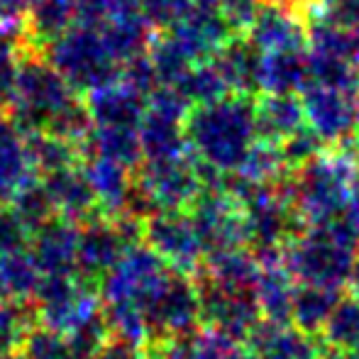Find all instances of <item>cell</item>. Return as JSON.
<instances>
[{
	"label": "cell",
	"instance_id": "obj_32",
	"mask_svg": "<svg viewBox=\"0 0 359 359\" xmlns=\"http://www.w3.org/2000/svg\"><path fill=\"white\" fill-rule=\"evenodd\" d=\"M32 0H0V29L22 32Z\"/></svg>",
	"mask_w": 359,
	"mask_h": 359
},
{
	"label": "cell",
	"instance_id": "obj_19",
	"mask_svg": "<svg viewBox=\"0 0 359 359\" xmlns=\"http://www.w3.org/2000/svg\"><path fill=\"white\" fill-rule=\"evenodd\" d=\"M151 240L154 245L164 252L171 259H194L201 250V240L196 225L191 220H181V217L171 215L164 220H156L151 227Z\"/></svg>",
	"mask_w": 359,
	"mask_h": 359
},
{
	"label": "cell",
	"instance_id": "obj_14",
	"mask_svg": "<svg viewBox=\"0 0 359 359\" xmlns=\"http://www.w3.org/2000/svg\"><path fill=\"white\" fill-rule=\"evenodd\" d=\"M311 83L308 49L269 52L262 62V93H303Z\"/></svg>",
	"mask_w": 359,
	"mask_h": 359
},
{
	"label": "cell",
	"instance_id": "obj_12",
	"mask_svg": "<svg viewBox=\"0 0 359 359\" xmlns=\"http://www.w3.org/2000/svg\"><path fill=\"white\" fill-rule=\"evenodd\" d=\"M186 118L147 105L140 123V147L149 161L176 159L186 147Z\"/></svg>",
	"mask_w": 359,
	"mask_h": 359
},
{
	"label": "cell",
	"instance_id": "obj_13",
	"mask_svg": "<svg viewBox=\"0 0 359 359\" xmlns=\"http://www.w3.org/2000/svg\"><path fill=\"white\" fill-rule=\"evenodd\" d=\"M98 32L103 37V44L110 52V57L123 67L130 59L147 54L156 29L147 22L140 10H133V13H123L110 18L108 22L100 25Z\"/></svg>",
	"mask_w": 359,
	"mask_h": 359
},
{
	"label": "cell",
	"instance_id": "obj_24",
	"mask_svg": "<svg viewBox=\"0 0 359 359\" xmlns=\"http://www.w3.org/2000/svg\"><path fill=\"white\" fill-rule=\"evenodd\" d=\"M25 156H27V147L22 144L20 130L0 110V184L15 181L22 174Z\"/></svg>",
	"mask_w": 359,
	"mask_h": 359
},
{
	"label": "cell",
	"instance_id": "obj_21",
	"mask_svg": "<svg viewBox=\"0 0 359 359\" xmlns=\"http://www.w3.org/2000/svg\"><path fill=\"white\" fill-rule=\"evenodd\" d=\"M335 293L332 286H318V284H306L301 291L293 293L291 313L298 318V325L303 330H318L323 323L327 320V316L335 308Z\"/></svg>",
	"mask_w": 359,
	"mask_h": 359
},
{
	"label": "cell",
	"instance_id": "obj_26",
	"mask_svg": "<svg viewBox=\"0 0 359 359\" xmlns=\"http://www.w3.org/2000/svg\"><path fill=\"white\" fill-rule=\"evenodd\" d=\"M327 337L340 347H359V301H340L325 320Z\"/></svg>",
	"mask_w": 359,
	"mask_h": 359
},
{
	"label": "cell",
	"instance_id": "obj_4",
	"mask_svg": "<svg viewBox=\"0 0 359 359\" xmlns=\"http://www.w3.org/2000/svg\"><path fill=\"white\" fill-rule=\"evenodd\" d=\"M352 166L345 154L340 156H320L298 166V176L293 181L298 208L306 215L318 220L337 215L350 196Z\"/></svg>",
	"mask_w": 359,
	"mask_h": 359
},
{
	"label": "cell",
	"instance_id": "obj_36",
	"mask_svg": "<svg viewBox=\"0 0 359 359\" xmlns=\"http://www.w3.org/2000/svg\"><path fill=\"white\" fill-rule=\"evenodd\" d=\"M357 181H359V166H357Z\"/></svg>",
	"mask_w": 359,
	"mask_h": 359
},
{
	"label": "cell",
	"instance_id": "obj_17",
	"mask_svg": "<svg viewBox=\"0 0 359 359\" xmlns=\"http://www.w3.org/2000/svg\"><path fill=\"white\" fill-rule=\"evenodd\" d=\"M147 189L154 194V198L181 203V201L191 198V194L196 191V174L179 156L176 159L149 161V166H147Z\"/></svg>",
	"mask_w": 359,
	"mask_h": 359
},
{
	"label": "cell",
	"instance_id": "obj_2",
	"mask_svg": "<svg viewBox=\"0 0 359 359\" xmlns=\"http://www.w3.org/2000/svg\"><path fill=\"white\" fill-rule=\"evenodd\" d=\"M79 98L44 54L25 49L10 98V120L20 133H47L52 123Z\"/></svg>",
	"mask_w": 359,
	"mask_h": 359
},
{
	"label": "cell",
	"instance_id": "obj_33",
	"mask_svg": "<svg viewBox=\"0 0 359 359\" xmlns=\"http://www.w3.org/2000/svg\"><path fill=\"white\" fill-rule=\"evenodd\" d=\"M103 359H140V357H137V352L130 350V347L113 345V347H108V352L103 355Z\"/></svg>",
	"mask_w": 359,
	"mask_h": 359
},
{
	"label": "cell",
	"instance_id": "obj_15",
	"mask_svg": "<svg viewBox=\"0 0 359 359\" xmlns=\"http://www.w3.org/2000/svg\"><path fill=\"white\" fill-rule=\"evenodd\" d=\"M252 345L259 359H316L318 347L308 335L274 323L252 327Z\"/></svg>",
	"mask_w": 359,
	"mask_h": 359
},
{
	"label": "cell",
	"instance_id": "obj_23",
	"mask_svg": "<svg viewBox=\"0 0 359 359\" xmlns=\"http://www.w3.org/2000/svg\"><path fill=\"white\" fill-rule=\"evenodd\" d=\"M90 142L100 156L118 164H133L142 154L140 135L130 128H98L95 133H90Z\"/></svg>",
	"mask_w": 359,
	"mask_h": 359
},
{
	"label": "cell",
	"instance_id": "obj_18",
	"mask_svg": "<svg viewBox=\"0 0 359 359\" xmlns=\"http://www.w3.org/2000/svg\"><path fill=\"white\" fill-rule=\"evenodd\" d=\"M171 88L179 90V95L191 105V108L215 103V100L230 95V88H227L225 79H222L220 72H217L215 64L210 62V59L208 62H196L189 72L171 86Z\"/></svg>",
	"mask_w": 359,
	"mask_h": 359
},
{
	"label": "cell",
	"instance_id": "obj_28",
	"mask_svg": "<svg viewBox=\"0 0 359 359\" xmlns=\"http://www.w3.org/2000/svg\"><path fill=\"white\" fill-rule=\"evenodd\" d=\"M140 13L154 29H169L186 15L194 0H137Z\"/></svg>",
	"mask_w": 359,
	"mask_h": 359
},
{
	"label": "cell",
	"instance_id": "obj_3",
	"mask_svg": "<svg viewBox=\"0 0 359 359\" xmlns=\"http://www.w3.org/2000/svg\"><path fill=\"white\" fill-rule=\"evenodd\" d=\"M44 59L79 95H88L120 79V64L105 49L98 27L83 22H74L62 37L47 44Z\"/></svg>",
	"mask_w": 359,
	"mask_h": 359
},
{
	"label": "cell",
	"instance_id": "obj_20",
	"mask_svg": "<svg viewBox=\"0 0 359 359\" xmlns=\"http://www.w3.org/2000/svg\"><path fill=\"white\" fill-rule=\"evenodd\" d=\"M245 225L252 242L276 245V242L286 240V235L291 232V215L271 198H262V203H250V215H247Z\"/></svg>",
	"mask_w": 359,
	"mask_h": 359
},
{
	"label": "cell",
	"instance_id": "obj_27",
	"mask_svg": "<svg viewBox=\"0 0 359 359\" xmlns=\"http://www.w3.org/2000/svg\"><path fill=\"white\" fill-rule=\"evenodd\" d=\"M281 147V154H284V161L291 166H303L306 161L316 159L320 154V147L323 140L313 133L308 125H301L293 135H288L286 140L279 142Z\"/></svg>",
	"mask_w": 359,
	"mask_h": 359
},
{
	"label": "cell",
	"instance_id": "obj_34",
	"mask_svg": "<svg viewBox=\"0 0 359 359\" xmlns=\"http://www.w3.org/2000/svg\"><path fill=\"white\" fill-rule=\"evenodd\" d=\"M262 3H274V5H286V8L303 10V0H262Z\"/></svg>",
	"mask_w": 359,
	"mask_h": 359
},
{
	"label": "cell",
	"instance_id": "obj_1",
	"mask_svg": "<svg viewBox=\"0 0 359 359\" xmlns=\"http://www.w3.org/2000/svg\"><path fill=\"white\" fill-rule=\"evenodd\" d=\"M255 100L252 95L230 93L208 105H196L186 115V142L213 169L242 166L257 142Z\"/></svg>",
	"mask_w": 359,
	"mask_h": 359
},
{
	"label": "cell",
	"instance_id": "obj_25",
	"mask_svg": "<svg viewBox=\"0 0 359 359\" xmlns=\"http://www.w3.org/2000/svg\"><path fill=\"white\" fill-rule=\"evenodd\" d=\"M22 54V32H5V29H0V110H5L10 105Z\"/></svg>",
	"mask_w": 359,
	"mask_h": 359
},
{
	"label": "cell",
	"instance_id": "obj_8",
	"mask_svg": "<svg viewBox=\"0 0 359 359\" xmlns=\"http://www.w3.org/2000/svg\"><path fill=\"white\" fill-rule=\"evenodd\" d=\"M225 79L230 93L237 95H262V62L264 52L247 37L245 32L232 34L210 59Z\"/></svg>",
	"mask_w": 359,
	"mask_h": 359
},
{
	"label": "cell",
	"instance_id": "obj_35",
	"mask_svg": "<svg viewBox=\"0 0 359 359\" xmlns=\"http://www.w3.org/2000/svg\"><path fill=\"white\" fill-rule=\"evenodd\" d=\"M352 281H355V288H357V298H359V262L357 264H352V271H350Z\"/></svg>",
	"mask_w": 359,
	"mask_h": 359
},
{
	"label": "cell",
	"instance_id": "obj_29",
	"mask_svg": "<svg viewBox=\"0 0 359 359\" xmlns=\"http://www.w3.org/2000/svg\"><path fill=\"white\" fill-rule=\"evenodd\" d=\"M303 13L320 15L323 20L337 27L359 32V0H320L316 5H308Z\"/></svg>",
	"mask_w": 359,
	"mask_h": 359
},
{
	"label": "cell",
	"instance_id": "obj_22",
	"mask_svg": "<svg viewBox=\"0 0 359 359\" xmlns=\"http://www.w3.org/2000/svg\"><path fill=\"white\" fill-rule=\"evenodd\" d=\"M308 67H311V83L325 86V88L359 93V64L347 59L320 57L308 52Z\"/></svg>",
	"mask_w": 359,
	"mask_h": 359
},
{
	"label": "cell",
	"instance_id": "obj_10",
	"mask_svg": "<svg viewBox=\"0 0 359 359\" xmlns=\"http://www.w3.org/2000/svg\"><path fill=\"white\" fill-rule=\"evenodd\" d=\"M74 22H76L74 0H32L22 27L25 49L44 54L47 44H52L57 37H62Z\"/></svg>",
	"mask_w": 359,
	"mask_h": 359
},
{
	"label": "cell",
	"instance_id": "obj_31",
	"mask_svg": "<svg viewBox=\"0 0 359 359\" xmlns=\"http://www.w3.org/2000/svg\"><path fill=\"white\" fill-rule=\"evenodd\" d=\"M259 5L262 0H215V8L220 10V15L230 22L235 32H247Z\"/></svg>",
	"mask_w": 359,
	"mask_h": 359
},
{
	"label": "cell",
	"instance_id": "obj_11",
	"mask_svg": "<svg viewBox=\"0 0 359 359\" xmlns=\"http://www.w3.org/2000/svg\"><path fill=\"white\" fill-rule=\"evenodd\" d=\"M306 123L301 95L296 93H262L255 100L257 140L281 142Z\"/></svg>",
	"mask_w": 359,
	"mask_h": 359
},
{
	"label": "cell",
	"instance_id": "obj_9",
	"mask_svg": "<svg viewBox=\"0 0 359 359\" xmlns=\"http://www.w3.org/2000/svg\"><path fill=\"white\" fill-rule=\"evenodd\" d=\"M86 108L98 128H140L147 110V98L123 81L95 88L86 95Z\"/></svg>",
	"mask_w": 359,
	"mask_h": 359
},
{
	"label": "cell",
	"instance_id": "obj_6",
	"mask_svg": "<svg viewBox=\"0 0 359 359\" xmlns=\"http://www.w3.org/2000/svg\"><path fill=\"white\" fill-rule=\"evenodd\" d=\"M306 123L323 142H347L359 135L357 93L308 83L301 93Z\"/></svg>",
	"mask_w": 359,
	"mask_h": 359
},
{
	"label": "cell",
	"instance_id": "obj_7",
	"mask_svg": "<svg viewBox=\"0 0 359 359\" xmlns=\"http://www.w3.org/2000/svg\"><path fill=\"white\" fill-rule=\"evenodd\" d=\"M245 34L264 54L308 47L306 15L303 10L286 8V5L262 3Z\"/></svg>",
	"mask_w": 359,
	"mask_h": 359
},
{
	"label": "cell",
	"instance_id": "obj_5",
	"mask_svg": "<svg viewBox=\"0 0 359 359\" xmlns=\"http://www.w3.org/2000/svg\"><path fill=\"white\" fill-rule=\"evenodd\" d=\"M352 230L350 225H330L306 237L293 250L291 264L306 284L332 286L352 271Z\"/></svg>",
	"mask_w": 359,
	"mask_h": 359
},
{
	"label": "cell",
	"instance_id": "obj_30",
	"mask_svg": "<svg viewBox=\"0 0 359 359\" xmlns=\"http://www.w3.org/2000/svg\"><path fill=\"white\" fill-rule=\"evenodd\" d=\"M120 81L128 83L133 90H137L140 95H149L151 90L159 88V81H156V74L151 69V62L147 54H140V57L130 59L120 67Z\"/></svg>",
	"mask_w": 359,
	"mask_h": 359
},
{
	"label": "cell",
	"instance_id": "obj_16",
	"mask_svg": "<svg viewBox=\"0 0 359 359\" xmlns=\"http://www.w3.org/2000/svg\"><path fill=\"white\" fill-rule=\"evenodd\" d=\"M147 57H149L159 86H174L196 64L194 54L169 29H156L147 49Z\"/></svg>",
	"mask_w": 359,
	"mask_h": 359
}]
</instances>
